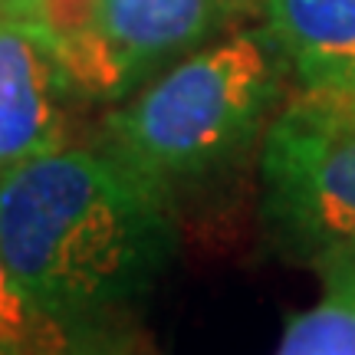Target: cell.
<instances>
[{"mask_svg":"<svg viewBox=\"0 0 355 355\" xmlns=\"http://www.w3.org/2000/svg\"><path fill=\"white\" fill-rule=\"evenodd\" d=\"M0 254L73 332L122 322L175 254L168 198L109 152L56 148L0 171Z\"/></svg>","mask_w":355,"mask_h":355,"instance_id":"obj_1","label":"cell"},{"mask_svg":"<svg viewBox=\"0 0 355 355\" xmlns=\"http://www.w3.org/2000/svg\"><path fill=\"white\" fill-rule=\"evenodd\" d=\"M277 96L257 37H230L168 69L105 125V152L168 198L237 162Z\"/></svg>","mask_w":355,"mask_h":355,"instance_id":"obj_2","label":"cell"},{"mask_svg":"<svg viewBox=\"0 0 355 355\" xmlns=\"http://www.w3.org/2000/svg\"><path fill=\"white\" fill-rule=\"evenodd\" d=\"M263 220L286 254L326 266L355 257V89H306L260 155Z\"/></svg>","mask_w":355,"mask_h":355,"instance_id":"obj_3","label":"cell"},{"mask_svg":"<svg viewBox=\"0 0 355 355\" xmlns=\"http://www.w3.org/2000/svg\"><path fill=\"white\" fill-rule=\"evenodd\" d=\"M241 7L243 0H92L86 24L53 46L79 96L115 99Z\"/></svg>","mask_w":355,"mask_h":355,"instance_id":"obj_4","label":"cell"},{"mask_svg":"<svg viewBox=\"0 0 355 355\" xmlns=\"http://www.w3.org/2000/svg\"><path fill=\"white\" fill-rule=\"evenodd\" d=\"M79 96L37 24L0 17V171L63 148L66 105Z\"/></svg>","mask_w":355,"mask_h":355,"instance_id":"obj_5","label":"cell"},{"mask_svg":"<svg viewBox=\"0 0 355 355\" xmlns=\"http://www.w3.org/2000/svg\"><path fill=\"white\" fill-rule=\"evenodd\" d=\"M266 26L306 89H355V0H266Z\"/></svg>","mask_w":355,"mask_h":355,"instance_id":"obj_6","label":"cell"},{"mask_svg":"<svg viewBox=\"0 0 355 355\" xmlns=\"http://www.w3.org/2000/svg\"><path fill=\"white\" fill-rule=\"evenodd\" d=\"M319 270L326 277L322 300L286 319L277 355H355V257Z\"/></svg>","mask_w":355,"mask_h":355,"instance_id":"obj_7","label":"cell"},{"mask_svg":"<svg viewBox=\"0 0 355 355\" xmlns=\"http://www.w3.org/2000/svg\"><path fill=\"white\" fill-rule=\"evenodd\" d=\"M0 355H86L83 336L53 319L0 254Z\"/></svg>","mask_w":355,"mask_h":355,"instance_id":"obj_8","label":"cell"},{"mask_svg":"<svg viewBox=\"0 0 355 355\" xmlns=\"http://www.w3.org/2000/svg\"><path fill=\"white\" fill-rule=\"evenodd\" d=\"M83 339H86V355H152L141 339H135L132 332H122V322L83 332Z\"/></svg>","mask_w":355,"mask_h":355,"instance_id":"obj_9","label":"cell"}]
</instances>
